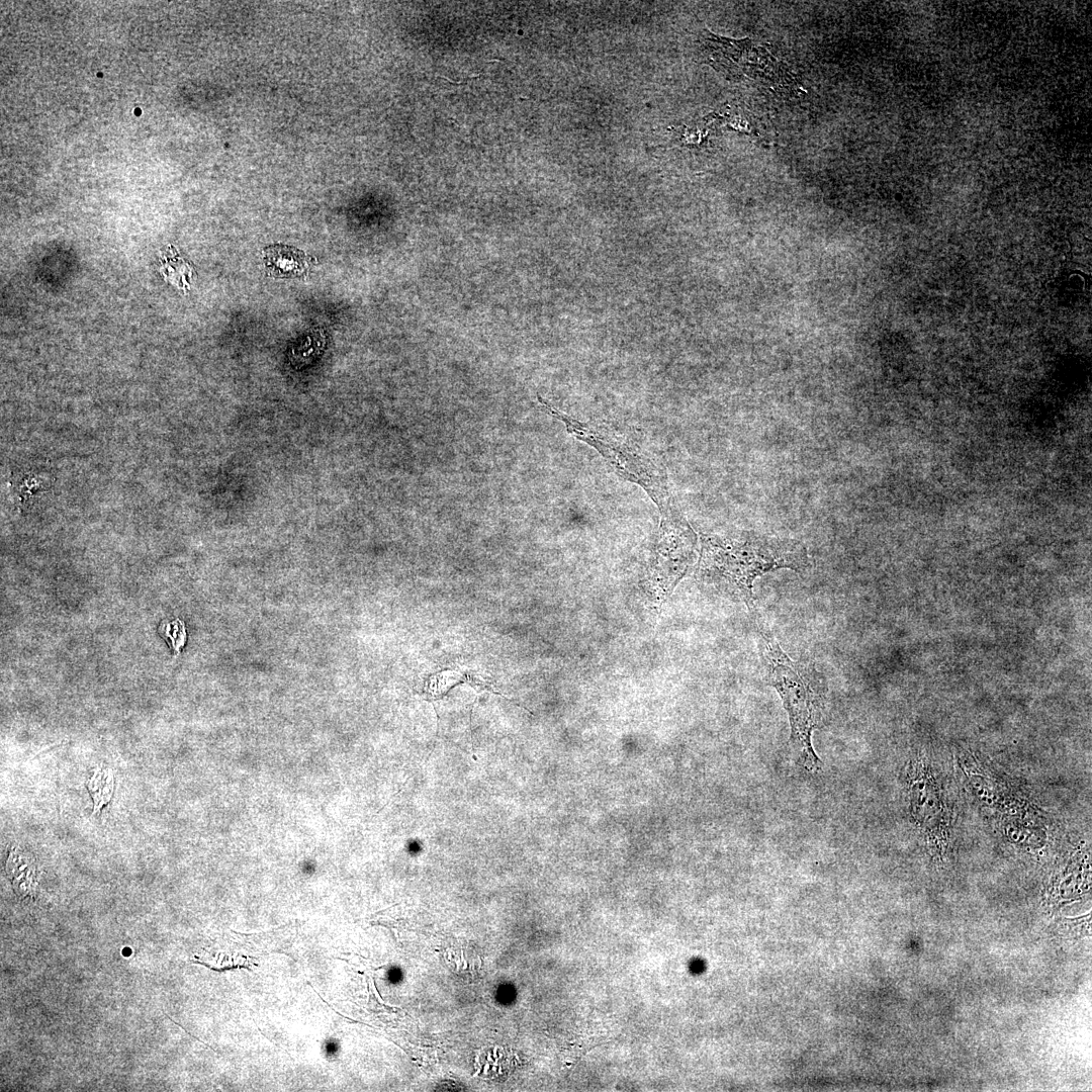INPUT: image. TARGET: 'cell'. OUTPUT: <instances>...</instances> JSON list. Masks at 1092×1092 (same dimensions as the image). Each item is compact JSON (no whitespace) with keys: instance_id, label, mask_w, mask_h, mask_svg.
I'll list each match as a JSON object with an SVG mask.
<instances>
[{"instance_id":"1","label":"cell","mask_w":1092,"mask_h":1092,"mask_svg":"<svg viewBox=\"0 0 1092 1092\" xmlns=\"http://www.w3.org/2000/svg\"><path fill=\"white\" fill-rule=\"evenodd\" d=\"M810 565L805 546L794 539L755 532L702 535L699 572L703 579L755 608L754 580L771 571H803Z\"/></svg>"},{"instance_id":"2","label":"cell","mask_w":1092,"mask_h":1092,"mask_svg":"<svg viewBox=\"0 0 1092 1092\" xmlns=\"http://www.w3.org/2000/svg\"><path fill=\"white\" fill-rule=\"evenodd\" d=\"M771 686L779 693L788 713L791 741L799 752L801 764L811 772L821 769V760L812 746V732L822 718L824 696L822 680L813 664L793 660L781 647L767 627L760 624Z\"/></svg>"},{"instance_id":"3","label":"cell","mask_w":1092,"mask_h":1092,"mask_svg":"<svg viewBox=\"0 0 1092 1092\" xmlns=\"http://www.w3.org/2000/svg\"><path fill=\"white\" fill-rule=\"evenodd\" d=\"M537 398L548 414L565 424L568 433L595 447L622 477L641 485L664 517L675 512L665 477L637 443L607 427L580 423L555 408L539 394Z\"/></svg>"},{"instance_id":"4","label":"cell","mask_w":1092,"mask_h":1092,"mask_svg":"<svg viewBox=\"0 0 1092 1092\" xmlns=\"http://www.w3.org/2000/svg\"><path fill=\"white\" fill-rule=\"evenodd\" d=\"M711 64L720 68L729 78L735 80L752 79L771 84L781 80L786 82L788 74L780 67L772 56L760 62L763 55L757 56V50L749 40H732L709 33L704 37Z\"/></svg>"},{"instance_id":"5","label":"cell","mask_w":1092,"mask_h":1092,"mask_svg":"<svg viewBox=\"0 0 1092 1092\" xmlns=\"http://www.w3.org/2000/svg\"><path fill=\"white\" fill-rule=\"evenodd\" d=\"M265 263L273 274L281 277L299 276L307 269L305 255L290 247H270L265 252Z\"/></svg>"},{"instance_id":"6","label":"cell","mask_w":1092,"mask_h":1092,"mask_svg":"<svg viewBox=\"0 0 1092 1092\" xmlns=\"http://www.w3.org/2000/svg\"><path fill=\"white\" fill-rule=\"evenodd\" d=\"M114 780L111 769L102 770L101 767L94 769L92 777L87 783V788L94 801L93 815L98 814L101 808L111 800Z\"/></svg>"},{"instance_id":"7","label":"cell","mask_w":1092,"mask_h":1092,"mask_svg":"<svg viewBox=\"0 0 1092 1092\" xmlns=\"http://www.w3.org/2000/svg\"><path fill=\"white\" fill-rule=\"evenodd\" d=\"M158 632L168 642L173 651L180 652L187 638L185 625L181 620L163 621L158 628Z\"/></svg>"}]
</instances>
